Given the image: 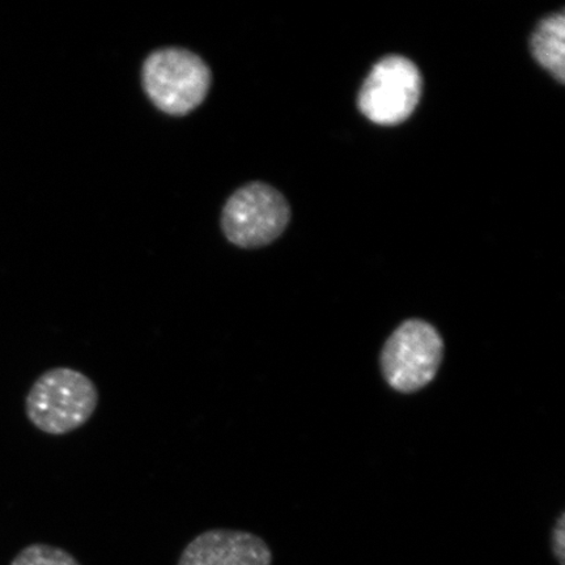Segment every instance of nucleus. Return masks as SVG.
Here are the masks:
<instances>
[{"mask_svg":"<svg viewBox=\"0 0 565 565\" xmlns=\"http://www.w3.org/2000/svg\"><path fill=\"white\" fill-rule=\"evenodd\" d=\"M98 402L100 393L87 374L55 366L34 381L25 397V414L41 433L63 436L86 426Z\"/></svg>","mask_w":565,"mask_h":565,"instance_id":"nucleus-1","label":"nucleus"},{"mask_svg":"<svg viewBox=\"0 0 565 565\" xmlns=\"http://www.w3.org/2000/svg\"><path fill=\"white\" fill-rule=\"evenodd\" d=\"M212 75L200 55L182 47L151 53L141 67V84L150 102L168 116L182 117L202 105Z\"/></svg>","mask_w":565,"mask_h":565,"instance_id":"nucleus-2","label":"nucleus"},{"mask_svg":"<svg viewBox=\"0 0 565 565\" xmlns=\"http://www.w3.org/2000/svg\"><path fill=\"white\" fill-rule=\"evenodd\" d=\"M444 356V339L434 324L419 318L402 322L381 351V371L399 393L422 391L436 377Z\"/></svg>","mask_w":565,"mask_h":565,"instance_id":"nucleus-3","label":"nucleus"},{"mask_svg":"<svg viewBox=\"0 0 565 565\" xmlns=\"http://www.w3.org/2000/svg\"><path fill=\"white\" fill-rule=\"evenodd\" d=\"M291 221V209L277 189L265 182L239 188L225 203L222 230L228 242L243 249H258L281 236Z\"/></svg>","mask_w":565,"mask_h":565,"instance_id":"nucleus-4","label":"nucleus"},{"mask_svg":"<svg viewBox=\"0 0 565 565\" xmlns=\"http://www.w3.org/2000/svg\"><path fill=\"white\" fill-rule=\"evenodd\" d=\"M423 90L420 70L402 55H386L371 70L359 90L358 106L371 122H405L418 106Z\"/></svg>","mask_w":565,"mask_h":565,"instance_id":"nucleus-5","label":"nucleus"},{"mask_svg":"<svg viewBox=\"0 0 565 565\" xmlns=\"http://www.w3.org/2000/svg\"><path fill=\"white\" fill-rule=\"evenodd\" d=\"M271 564V550L260 536L243 530L212 529L183 548L177 565Z\"/></svg>","mask_w":565,"mask_h":565,"instance_id":"nucleus-6","label":"nucleus"},{"mask_svg":"<svg viewBox=\"0 0 565 565\" xmlns=\"http://www.w3.org/2000/svg\"><path fill=\"white\" fill-rule=\"evenodd\" d=\"M530 49L539 65L565 83V17L564 11L541 20L530 40Z\"/></svg>","mask_w":565,"mask_h":565,"instance_id":"nucleus-7","label":"nucleus"},{"mask_svg":"<svg viewBox=\"0 0 565 565\" xmlns=\"http://www.w3.org/2000/svg\"><path fill=\"white\" fill-rule=\"evenodd\" d=\"M11 565H82L68 551L46 545V543H33L21 550Z\"/></svg>","mask_w":565,"mask_h":565,"instance_id":"nucleus-8","label":"nucleus"},{"mask_svg":"<svg viewBox=\"0 0 565 565\" xmlns=\"http://www.w3.org/2000/svg\"><path fill=\"white\" fill-rule=\"evenodd\" d=\"M553 550L561 565L565 564V515L557 520L553 532Z\"/></svg>","mask_w":565,"mask_h":565,"instance_id":"nucleus-9","label":"nucleus"}]
</instances>
